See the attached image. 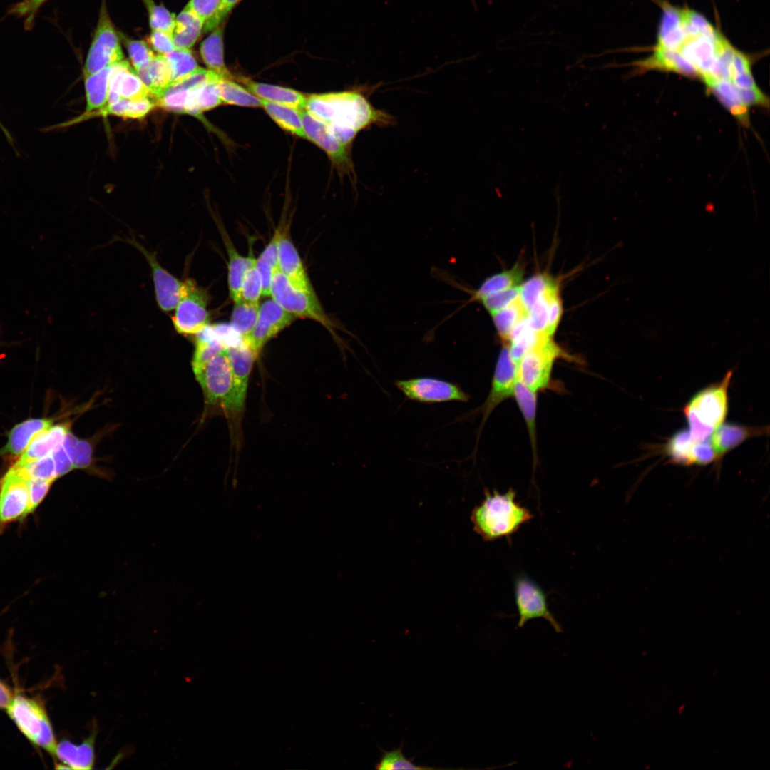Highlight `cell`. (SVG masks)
Returning <instances> with one entry per match:
<instances>
[{
  "instance_id": "1",
  "label": "cell",
  "mask_w": 770,
  "mask_h": 770,
  "mask_svg": "<svg viewBox=\"0 0 770 770\" xmlns=\"http://www.w3.org/2000/svg\"><path fill=\"white\" fill-rule=\"evenodd\" d=\"M651 54L634 63L642 70L700 78L709 87L751 73L749 58L699 13L663 1Z\"/></svg>"
},
{
  "instance_id": "2",
  "label": "cell",
  "mask_w": 770,
  "mask_h": 770,
  "mask_svg": "<svg viewBox=\"0 0 770 770\" xmlns=\"http://www.w3.org/2000/svg\"><path fill=\"white\" fill-rule=\"evenodd\" d=\"M361 88L307 96L304 110L324 123L344 145L350 147L356 135L372 125L389 126L394 117L377 109Z\"/></svg>"
},
{
  "instance_id": "3",
  "label": "cell",
  "mask_w": 770,
  "mask_h": 770,
  "mask_svg": "<svg viewBox=\"0 0 770 770\" xmlns=\"http://www.w3.org/2000/svg\"><path fill=\"white\" fill-rule=\"evenodd\" d=\"M485 495L471 515L474 531L485 541L509 537L533 518L528 509L516 503V493L512 488L504 494L486 491Z\"/></svg>"
},
{
  "instance_id": "4",
  "label": "cell",
  "mask_w": 770,
  "mask_h": 770,
  "mask_svg": "<svg viewBox=\"0 0 770 770\" xmlns=\"http://www.w3.org/2000/svg\"><path fill=\"white\" fill-rule=\"evenodd\" d=\"M733 371L698 391L684 406L683 412L692 438L707 440L724 421L728 411V389Z\"/></svg>"
},
{
  "instance_id": "5",
  "label": "cell",
  "mask_w": 770,
  "mask_h": 770,
  "mask_svg": "<svg viewBox=\"0 0 770 770\" xmlns=\"http://www.w3.org/2000/svg\"><path fill=\"white\" fill-rule=\"evenodd\" d=\"M193 371L202 389L206 405L222 409L229 418L239 419L244 409L237 400L225 350Z\"/></svg>"
},
{
  "instance_id": "6",
  "label": "cell",
  "mask_w": 770,
  "mask_h": 770,
  "mask_svg": "<svg viewBox=\"0 0 770 770\" xmlns=\"http://www.w3.org/2000/svg\"><path fill=\"white\" fill-rule=\"evenodd\" d=\"M283 309L295 317L307 318L317 321L331 332L337 339L336 325L327 316L314 292H309L293 286L287 278L277 268L273 273L270 295Z\"/></svg>"
},
{
  "instance_id": "7",
  "label": "cell",
  "mask_w": 770,
  "mask_h": 770,
  "mask_svg": "<svg viewBox=\"0 0 770 770\" xmlns=\"http://www.w3.org/2000/svg\"><path fill=\"white\" fill-rule=\"evenodd\" d=\"M7 712L19 730L34 744L55 756L57 743L44 708L36 700L14 697Z\"/></svg>"
},
{
  "instance_id": "8",
  "label": "cell",
  "mask_w": 770,
  "mask_h": 770,
  "mask_svg": "<svg viewBox=\"0 0 770 770\" xmlns=\"http://www.w3.org/2000/svg\"><path fill=\"white\" fill-rule=\"evenodd\" d=\"M563 355L550 337L542 336L516 365V379L535 392L545 389L555 360Z\"/></svg>"
},
{
  "instance_id": "9",
  "label": "cell",
  "mask_w": 770,
  "mask_h": 770,
  "mask_svg": "<svg viewBox=\"0 0 770 770\" xmlns=\"http://www.w3.org/2000/svg\"><path fill=\"white\" fill-rule=\"evenodd\" d=\"M124 60V55L106 0H102L97 26L85 63L84 73L93 74Z\"/></svg>"
},
{
  "instance_id": "10",
  "label": "cell",
  "mask_w": 770,
  "mask_h": 770,
  "mask_svg": "<svg viewBox=\"0 0 770 770\" xmlns=\"http://www.w3.org/2000/svg\"><path fill=\"white\" fill-rule=\"evenodd\" d=\"M184 289L175 308L172 321L176 331L182 334H197L209 325L207 294L190 279L184 281Z\"/></svg>"
},
{
  "instance_id": "11",
  "label": "cell",
  "mask_w": 770,
  "mask_h": 770,
  "mask_svg": "<svg viewBox=\"0 0 770 770\" xmlns=\"http://www.w3.org/2000/svg\"><path fill=\"white\" fill-rule=\"evenodd\" d=\"M394 385L406 399L420 403L467 402L470 398L458 384L431 376L396 380Z\"/></svg>"
},
{
  "instance_id": "12",
  "label": "cell",
  "mask_w": 770,
  "mask_h": 770,
  "mask_svg": "<svg viewBox=\"0 0 770 770\" xmlns=\"http://www.w3.org/2000/svg\"><path fill=\"white\" fill-rule=\"evenodd\" d=\"M29 514L28 478L13 466L0 481V534L6 525Z\"/></svg>"
},
{
  "instance_id": "13",
  "label": "cell",
  "mask_w": 770,
  "mask_h": 770,
  "mask_svg": "<svg viewBox=\"0 0 770 770\" xmlns=\"http://www.w3.org/2000/svg\"><path fill=\"white\" fill-rule=\"evenodd\" d=\"M515 600L519 615L518 627H523L529 620L543 618L547 620L557 633L563 628L548 608L547 595L532 579L519 575L514 580Z\"/></svg>"
},
{
  "instance_id": "14",
  "label": "cell",
  "mask_w": 770,
  "mask_h": 770,
  "mask_svg": "<svg viewBox=\"0 0 770 770\" xmlns=\"http://www.w3.org/2000/svg\"><path fill=\"white\" fill-rule=\"evenodd\" d=\"M300 114L306 139L326 153L340 175L346 174L350 178L355 177L351 148L342 144L324 123L312 116L304 109L300 110Z\"/></svg>"
},
{
  "instance_id": "15",
  "label": "cell",
  "mask_w": 770,
  "mask_h": 770,
  "mask_svg": "<svg viewBox=\"0 0 770 770\" xmlns=\"http://www.w3.org/2000/svg\"><path fill=\"white\" fill-rule=\"evenodd\" d=\"M295 318L274 299H267L260 305L255 326L243 340L257 358L265 345L292 324Z\"/></svg>"
},
{
  "instance_id": "16",
  "label": "cell",
  "mask_w": 770,
  "mask_h": 770,
  "mask_svg": "<svg viewBox=\"0 0 770 770\" xmlns=\"http://www.w3.org/2000/svg\"><path fill=\"white\" fill-rule=\"evenodd\" d=\"M516 381V366L511 359L508 344H503V348L498 358L491 390L485 402L473 413L482 414V421L479 427L478 436L483 426L492 411L505 399L513 396Z\"/></svg>"
},
{
  "instance_id": "17",
  "label": "cell",
  "mask_w": 770,
  "mask_h": 770,
  "mask_svg": "<svg viewBox=\"0 0 770 770\" xmlns=\"http://www.w3.org/2000/svg\"><path fill=\"white\" fill-rule=\"evenodd\" d=\"M126 241L135 247L150 265L155 297L160 308L164 312L175 309L183 292L184 281L179 280L168 272L158 262L155 253L148 251L135 238L128 239Z\"/></svg>"
},
{
  "instance_id": "18",
  "label": "cell",
  "mask_w": 770,
  "mask_h": 770,
  "mask_svg": "<svg viewBox=\"0 0 770 770\" xmlns=\"http://www.w3.org/2000/svg\"><path fill=\"white\" fill-rule=\"evenodd\" d=\"M148 97L155 98L129 62L124 59L117 63L110 78L106 106L121 98L135 101Z\"/></svg>"
},
{
  "instance_id": "19",
  "label": "cell",
  "mask_w": 770,
  "mask_h": 770,
  "mask_svg": "<svg viewBox=\"0 0 770 770\" xmlns=\"http://www.w3.org/2000/svg\"><path fill=\"white\" fill-rule=\"evenodd\" d=\"M278 269L301 290L314 292L300 256L285 229H278Z\"/></svg>"
},
{
  "instance_id": "20",
  "label": "cell",
  "mask_w": 770,
  "mask_h": 770,
  "mask_svg": "<svg viewBox=\"0 0 770 770\" xmlns=\"http://www.w3.org/2000/svg\"><path fill=\"white\" fill-rule=\"evenodd\" d=\"M225 353L231 367L237 400L244 409L250 375L257 358L243 339L227 346Z\"/></svg>"
},
{
  "instance_id": "21",
  "label": "cell",
  "mask_w": 770,
  "mask_h": 770,
  "mask_svg": "<svg viewBox=\"0 0 770 770\" xmlns=\"http://www.w3.org/2000/svg\"><path fill=\"white\" fill-rule=\"evenodd\" d=\"M768 433V427H752L733 423H722L710 436V443L719 459L747 439Z\"/></svg>"
},
{
  "instance_id": "22",
  "label": "cell",
  "mask_w": 770,
  "mask_h": 770,
  "mask_svg": "<svg viewBox=\"0 0 770 770\" xmlns=\"http://www.w3.org/2000/svg\"><path fill=\"white\" fill-rule=\"evenodd\" d=\"M237 81L242 82L250 93L260 99L297 110L305 108L307 96L294 89L256 82L245 77L237 78Z\"/></svg>"
},
{
  "instance_id": "23",
  "label": "cell",
  "mask_w": 770,
  "mask_h": 770,
  "mask_svg": "<svg viewBox=\"0 0 770 770\" xmlns=\"http://www.w3.org/2000/svg\"><path fill=\"white\" fill-rule=\"evenodd\" d=\"M52 425L53 420L47 418L29 419L15 425L8 434L7 443L0 450V457L23 453L39 433Z\"/></svg>"
},
{
  "instance_id": "24",
  "label": "cell",
  "mask_w": 770,
  "mask_h": 770,
  "mask_svg": "<svg viewBox=\"0 0 770 770\" xmlns=\"http://www.w3.org/2000/svg\"><path fill=\"white\" fill-rule=\"evenodd\" d=\"M97 729H92L91 734L81 744H73L63 741L57 744L56 754L68 769H91L95 762V741Z\"/></svg>"
},
{
  "instance_id": "25",
  "label": "cell",
  "mask_w": 770,
  "mask_h": 770,
  "mask_svg": "<svg viewBox=\"0 0 770 770\" xmlns=\"http://www.w3.org/2000/svg\"><path fill=\"white\" fill-rule=\"evenodd\" d=\"M69 431L68 423L51 426L39 433L30 443L19 460L14 464L22 466L50 453L63 441Z\"/></svg>"
},
{
  "instance_id": "26",
  "label": "cell",
  "mask_w": 770,
  "mask_h": 770,
  "mask_svg": "<svg viewBox=\"0 0 770 770\" xmlns=\"http://www.w3.org/2000/svg\"><path fill=\"white\" fill-rule=\"evenodd\" d=\"M225 247L228 255L227 263V282L230 296L234 302L240 301L241 287L243 276L254 257L252 252H250L247 257L241 255L232 242L224 228H219Z\"/></svg>"
},
{
  "instance_id": "27",
  "label": "cell",
  "mask_w": 770,
  "mask_h": 770,
  "mask_svg": "<svg viewBox=\"0 0 770 770\" xmlns=\"http://www.w3.org/2000/svg\"><path fill=\"white\" fill-rule=\"evenodd\" d=\"M223 31L222 24L214 29L201 43L200 53L208 70L222 78L234 80V76L225 63Z\"/></svg>"
},
{
  "instance_id": "28",
  "label": "cell",
  "mask_w": 770,
  "mask_h": 770,
  "mask_svg": "<svg viewBox=\"0 0 770 770\" xmlns=\"http://www.w3.org/2000/svg\"><path fill=\"white\" fill-rule=\"evenodd\" d=\"M221 78H222L215 74L207 82L190 90L185 106V113L201 119L203 112L222 104L217 86Z\"/></svg>"
},
{
  "instance_id": "29",
  "label": "cell",
  "mask_w": 770,
  "mask_h": 770,
  "mask_svg": "<svg viewBox=\"0 0 770 770\" xmlns=\"http://www.w3.org/2000/svg\"><path fill=\"white\" fill-rule=\"evenodd\" d=\"M115 64L93 74L84 73L86 96V107L84 114L97 111L106 106L109 81Z\"/></svg>"
},
{
  "instance_id": "30",
  "label": "cell",
  "mask_w": 770,
  "mask_h": 770,
  "mask_svg": "<svg viewBox=\"0 0 770 770\" xmlns=\"http://www.w3.org/2000/svg\"><path fill=\"white\" fill-rule=\"evenodd\" d=\"M202 21L186 6L175 17L173 38L175 48L190 49L203 33Z\"/></svg>"
},
{
  "instance_id": "31",
  "label": "cell",
  "mask_w": 770,
  "mask_h": 770,
  "mask_svg": "<svg viewBox=\"0 0 770 770\" xmlns=\"http://www.w3.org/2000/svg\"><path fill=\"white\" fill-rule=\"evenodd\" d=\"M155 107H158V103L153 97L135 101L121 98L118 102L106 106L97 111L88 114L83 113L80 115V118L83 120L91 118L93 115H113L124 118L142 119Z\"/></svg>"
},
{
  "instance_id": "32",
  "label": "cell",
  "mask_w": 770,
  "mask_h": 770,
  "mask_svg": "<svg viewBox=\"0 0 770 770\" xmlns=\"http://www.w3.org/2000/svg\"><path fill=\"white\" fill-rule=\"evenodd\" d=\"M524 274L523 267L515 264L511 269L503 271L486 278L481 286L471 292L470 299L466 302H479L481 299L493 293L519 286Z\"/></svg>"
},
{
  "instance_id": "33",
  "label": "cell",
  "mask_w": 770,
  "mask_h": 770,
  "mask_svg": "<svg viewBox=\"0 0 770 770\" xmlns=\"http://www.w3.org/2000/svg\"><path fill=\"white\" fill-rule=\"evenodd\" d=\"M155 100L172 82L171 71L163 55H155L145 66L135 71Z\"/></svg>"
},
{
  "instance_id": "34",
  "label": "cell",
  "mask_w": 770,
  "mask_h": 770,
  "mask_svg": "<svg viewBox=\"0 0 770 770\" xmlns=\"http://www.w3.org/2000/svg\"><path fill=\"white\" fill-rule=\"evenodd\" d=\"M262 107L282 129L306 139L300 110L260 99Z\"/></svg>"
},
{
  "instance_id": "35",
  "label": "cell",
  "mask_w": 770,
  "mask_h": 770,
  "mask_svg": "<svg viewBox=\"0 0 770 770\" xmlns=\"http://www.w3.org/2000/svg\"><path fill=\"white\" fill-rule=\"evenodd\" d=\"M524 417L529 433L533 455L536 449L535 414L537 407L536 392L530 390L516 379L513 395Z\"/></svg>"
},
{
  "instance_id": "36",
  "label": "cell",
  "mask_w": 770,
  "mask_h": 770,
  "mask_svg": "<svg viewBox=\"0 0 770 770\" xmlns=\"http://www.w3.org/2000/svg\"><path fill=\"white\" fill-rule=\"evenodd\" d=\"M528 311L518 297L507 307L491 314L503 344H508L510 332L520 321L528 317Z\"/></svg>"
},
{
  "instance_id": "37",
  "label": "cell",
  "mask_w": 770,
  "mask_h": 770,
  "mask_svg": "<svg viewBox=\"0 0 770 770\" xmlns=\"http://www.w3.org/2000/svg\"><path fill=\"white\" fill-rule=\"evenodd\" d=\"M217 86L222 103L245 107H262L260 98L232 79L221 78Z\"/></svg>"
},
{
  "instance_id": "38",
  "label": "cell",
  "mask_w": 770,
  "mask_h": 770,
  "mask_svg": "<svg viewBox=\"0 0 770 770\" xmlns=\"http://www.w3.org/2000/svg\"><path fill=\"white\" fill-rule=\"evenodd\" d=\"M689 429L682 428L674 433L667 441L664 451L669 461L681 466L693 465L691 449L694 443Z\"/></svg>"
},
{
  "instance_id": "39",
  "label": "cell",
  "mask_w": 770,
  "mask_h": 770,
  "mask_svg": "<svg viewBox=\"0 0 770 770\" xmlns=\"http://www.w3.org/2000/svg\"><path fill=\"white\" fill-rule=\"evenodd\" d=\"M186 7L202 21L203 33L212 31L226 17L222 0H190Z\"/></svg>"
},
{
  "instance_id": "40",
  "label": "cell",
  "mask_w": 770,
  "mask_h": 770,
  "mask_svg": "<svg viewBox=\"0 0 770 770\" xmlns=\"http://www.w3.org/2000/svg\"><path fill=\"white\" fill-rule=\"evenodd\" d=\"M260 304L244 300L235 302L230 319V327L244 339L256 322Z\"/></svg>"
},
{
  "instance_id": "41",
  "label": "cell",
  "mask_w": 770,
  "mask_h": 770,
  "mask_svg": "<svg viewBox=\"0 0 770 770\" xmlns=\"http://www.w3.org/2000/svg\"><path fill=\"white\" fill-rule=\"evenodd\" d=\"M709 88L732 114L742 122H747V107L744 106L739 100V87L731 81H722L712 84Z\"/></svg>"
},
{
  "instance_id": "42",
  "label": "cell",
  "mask_w": 770,
  "mask_h": 770,
  "mask_svg": "<svg viewBox=\"0 0 770 770\" xmlns=\"http://www.w3.org/2000/svg\"><path fill=\"white\" fill-rule=\"evenodd\" d=\"M62 445L70 457L74 469H86L91 467L93 450L89 441L77 438L68 431Z\"/></svg>"
},
{
  "instance_id": "43",
  "label": "cell",
  "mask_w": 770,
  "mask_h": 770,
  "mask_svg": "<svg viewBox=\"0 0 770 770\" xmlns=\"http://www.w3.org/2000/svg\"><path fill=\"white\" fill-rule=\"evenodd\" d=\"M163 56L171 71V83L186 77L200 68L190 49L175 48Z\"/></svg>"
},
{
  "instance_id": "44",
  "label": "cell",
  "mask_w": 770,
  "mask_h": 770,
  "mask_svg": "<svg viewBox=\"0 0 770 770\" xmlns=\"http://www.w3.org/2000/svg\"><path fill=\"white\" fill-rule=\"evenodd\" d=\"M555 281L545 274H538L520 286L519 297L528 311Z\"/></svg>"
},
{
  "instance_id": "45",
  "label": "cell",
  "mask_w": 770,
  "mask_h": 770,
  "mask_svg": "<svg viewBox=\"0 0 770 770\" xmlns=\"http://www.w3.org/2000/svg\"><path fill=\"white\" fill-rule=\"evenodd\" d=\"M381 756L376 764L375 769L379 770L397 769H433L435 768L416 765L412 759L406 758L402 751V743L397 748L385 751L380 748Z\"/></svg>"
},
{
  "instance_id": "46",
  "label": "cell",
  "mask_w": 770,
  "mask_h": 770,
  "mask_svg": "<svg viewBox=\"0 0 770 770\" xmlns=\"http://www.w3.org/2000/svg\"><path fill=\"white\" fill-rule=\"evenodd\" d=\"M262 295V282L253 257L243 276L241 299L248 302H258Z\"/></svg>"
},
{
  "instance_id": "47",
  "label": "cell",
  "mask_w": 770,
  "mask_h": 770,
  "mask_svg": "<svg viewBox=\"0 0 770 770\" xmlns=\"http://www.w3.org/2000/svg\"><path fill=\"white\" fill-rule=\"evenodd\" d=\"M15 466L19 468L28 478L52 481L58 478L55 462L51 453L22 466Z\"/></svg>"
},
{
  "instance_id": "48",
  "label": "cell",
  "mask_w": 770,
  "mask_h": 770,
  "mask_svg": "<svg viewBox=\"0 0 770 770\" xmlns=\"http://www.w3.org/2000/svg\"><path fill=\"white\" fill-rule=\"evenodd\" d=\"M143 1L148 12L151 29L173 34L175 21V15L163 5L156 4L153 0H143Z\"/></svg>"
},
{
  "instance_id": "49",
  "label": "cell",
  "mask_w": 770,
  "mask_h": 770,
  "mask_svg": "<svg viewBox=\"0 0 770 770\" xmlns=\"http://www.w3.org/2000/svg\"><path fill=\"white\" fill-rule=\"evenodd\" d=\"M546 296L548 298L546 334L552 337L558 328L563 313L562 301L556 282L548 289Z\"/></svg>"
},
{
  "instance_id": "50",
  "label": "cell",
  "mask_w": 770,
  "mask_h": 770,
  "mask_svg": "<svg viewBox=\"0 0 770 770\" xmlns=\"http://www.w3.org/2000/svg\"><path fill=\"white\" fill-rule=\"evenodd\" d=\"M547 290L543 294V295L529 309L527 317L528 323L530 328L535 333L545 336H548L546 334V327L548 323V298L546 296Z\"/></svg>"
},
{
  "instance_id": "51",
  "label": "cell",
  "mask_w": 770,
  "mask_h": 770,
  "mask_svg": "<svg viewBox=\"0 0 770 770\" xmlns=\"http://www.w3.org/2000/svg\"><path fill=\"white\" fill-rule=\"evenodd\" d=\"M519 294L520 286H516L490 294L481 299L478 302L490 314H492L512 303L519 297Z\"/></svg>"
},
{
  "instance_id": "52",
  "label": "cell",
  "mask_w": 770,
  "mask_h": 770,
  "mask_svg": "<svg viewBox=\"0 0 770 770\" xmlns=\"http://www.w3.org/2000/svg\"><path fill=\"white\" fill-rule=\"evenodd\" d=\"M129 57L135 71L148 65L155 56L144 41L123 37Z\"/></svg>"
},
{
  "instance_id": "53",
  "label": "cell",
  "mask_w": 770,
  "mask_h": 770,
  "mask_svg": "<svg viewBox=\"0 0 770 770\" xmlns=\"http://www.w3.org/2000/svg\"><path fill=\"white\" fill-rule=\"evenodd\" d=\"M54 481L28 478L29 514L43 501Z\"/></svg>"
},
{
  "instance_id": "54",
  "label": "cell",
  "mask_w": 770,
  "mask_h": 770,
  "mask_svg": "<svg viewBox=\"0 0 770 770\" xmlns=\"http://www.w3.org/2000/svg\"><path fill=\"white\" fill-rule=\"evenodd\" d=\"M691 456L692 463L700 466L707 465L719 460L710 441L707 439L694 441L691 449Z\"/></svg>"
},
{
  "instance_id": "55",
  "label": "cell",
  "mask_w": 770,
  "mask_h": 770,
  "mask_svg": "<svg viewBox=\"0 0 770 770\" xmlns=\"http://www.w3.org/2000/svg\"><path fill=\"white\" fill-rule=\"evenodd\" d=\"M150 42L153 49L159 54L163 55L175 49L173 34L160 30H152L150 35Z\"/></svg>"
},
{
  "instance_id": "56",
  "label": "cell",
  "mask_w": 770,
  "mask_h": 770,
  "mask_svg": "<svg viewBox=\"0 0 770 770\" xmlns=\"http://www.w3.org/2000/svg\"><path fill=\"white\" fill-rule=\"evenodd\" d=\"M278 235L279 231L277 229L258 258H256L257 263L265 265L274 271L278 268Z\"/></svg>"
},
{
  "instance_id": "57",
  "label": "cell",
  "mask_w": 770,
  "mask_h": 770,
  "mask_svg": "<svg viewBox=\"0 0 770 770\" xmlns=\"http://www.w3.org/2000/svg\"><path fill=\"white\" fill-rule=\"evenodd\" d=\"M51 455L55 462L57 478H59L74 469L71 460L65 451L62 443L58 446Z\"/></svg>"
},
{
  "instance_id": "58",
  "label": "cell",
  "mask_w": 770,
  "mask_h": 770,
  "mask_svg": "<svg viewBox=\"0 0 770 770\" xmlns=\"http://www.w3.org/2000/svg\"><path fill=\"white\" fill-rule=\"evenodd\" d=\"M47 0H35L33 2V4L30 6V8H29V11L27 12V14H26V17L24 19V26L25 30L30 31V30H31L33 29V27L34 26V24H35L36 16V14H37V13L40 7Z\"/></svg>"
},
{
  "instance_id": "59",
  "label": "cell",
  "mask_w": 770,
  "mask_h": 770,
  "mask_svg": "<svg viewBox=\"0 0 770 770\" xmlns=\"http://www.w3.org/2000/svg\"><path fill=\"white\" fill-rule=\"evenodd\" d=\"M35 0H21L11 6L8 9V14L18 18L26 17L27 12Z\"/></svg>"
},
{
  "instance_id": "60",
  "label": "cell",
  "mask_w": 770,
  "mask_h": 770,
  "mask_svg": "<svg viewBox=\"0 0 770 770\" xmlns=\"http://www.w3.org/2000/svg\"><path fill=\"white\" fill-rule=\"evenodd\" d=\"M13 698L10 689L0 682V709H7Z\"/></svg>"
},
{
  "instance_id": "61",
  "label": "cell",
  "mask_w": 770,
  "mask_h": 770,
  "mask_svg": "<svg viewBox=\"0 0 770 770\" xmlns=\"http://www.w3.org/2000/svg\"><path fill=\"white\" fill-rule=\"evenodd\" d=\"M240 0H222L224 14L227 16Z\"/></svg>"
}]
</instances>
